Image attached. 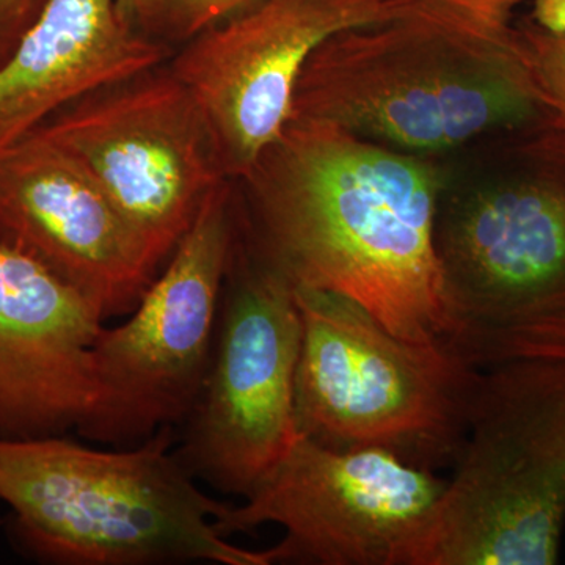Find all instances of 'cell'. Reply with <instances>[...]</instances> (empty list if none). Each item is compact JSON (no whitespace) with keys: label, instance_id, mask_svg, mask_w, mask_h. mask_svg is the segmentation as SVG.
<instances>
[{"label":"cell","instance_id":"18","mask_svg":"<svg viewBox=\"0 0 565 565\" xmlns=\"http://www.w3.org/2000/svg\"><path fill=\"white\" fill-rule=\"evenodd\" d=\"M531 20L544 31L565 33V0H533Z\"/></svg>","mask_w":565,"mask_h":565},{"label":"cell","instance_id":"6","mask_svg":"<svg viewBox=\"0 0 565 565\" xmlns=\"http://www.w3.org/2000/svg\"><path fill=\"white\" fill-rule=\"evenodd\" d=\"M412 565H552L565 526V362L484 367Z\"/></svg>","mask_w":565,"mask_h":565},{"label":"cell","instance_id":"15","mask_svg":"<svg viewBox=\"0 0 565 565\" xmlns=\"http://www.w3.org/2000/svg\"><path fill=\"white\" fill-rule=\"evenodd\" d=\"M256 0H118L137 33L172 52Z\"/></svg>","mask_w":565,"mask_h":565},{"label":"cell","instance_id":"1","mask_svg":"<svg viewBox=\"0 0 565 565\" xmlns=\"http://www.w3.org/2000/svg\"><path fill=\"white\" fill-rule=\"evenodd\" d=\"M243 181L241 236L292 286L345 297L405 340H446L437 182L424 163L291 118Z\"/></svg>","mask_w":565,"mask_h":565},{"label":"cell","instance_id":"13","mask_svg":"<svg viewBox=\"0 0 565 565\" xmlns=\"http://www.w3.org/2000/svg\"><path fill=\"white\" fill-rule=\"evenodd\" d=\"M106 321L39 263L0 245V438L81 434L99 404Z\"/></svg>","mask_w":565,"mask_h":565},{"label":"cell","instance_id":"11","mask_svg":"<svg viewBox=\"0 0 565 565\" xmlns=\"http://www.w3.org/2000/svg\"><path fill=\"white\" fill-rule=\"evenodd\" d=\"M430 0H256L169 57L207 122L223 172L243 181L291 118L305 63L338 33L397 20Z\"/></svg>","mask_w":565,"mask_h":565},{"label":"cell","instance_id":"12","mask_svg":"<svg viewBox=\"0 0 565 565\" xmlns=\"http://www.w3.org/2000/svg\"><path fill=\"white\" fill-rule=\"evenodd\" d=\"M0 245L39 263L106 322L131 313L161 273L88 174L35 134L0 156Z\"/></svg>","mask_w":565,"mask_h":565},{"label":"cell","instance_id":"5","mask_svg":"<svg viewBox=\"0 0 565 565\" xmlns=\"http://www.w3.org/2000/svg\"><path fill=\"white\" fill-rule=\"evenodd\" d=\"M300 321L299 433L381 449L437 471L462 451L481 370L445 341L416 343L345 297L294 286Z\"/></svg>","mask_w":565,"mask_h":565},{"label":"cell","instance_id":"7","mask_svg":"<svg viewBox=\"0 0 565 565\" xmlns=\"http://www.w3.org/2000/svg\"><path fill=\"white\" fill-rule=\"evenodd\" d=\"M300 340L294 286L237 230L210 370L174 444L192 478L247 500L299 440Z\"/></svg>","mask_w":565,"mask_h":565},{"label":"cell","instance_id":"3","mask_svg":"<svg viewBox=\"0 0 565 565\" xmlns=\"http://www.w3.org/2000/svg\"><path fill=\"white\" fill-rule=\"evenodd\" d=\"M174 444V427L111 449L68 435L0 438V500L14 546L57 565L274 564L273 550L241 548L222 534L230 503L202 490Z\"/></svg>","mask_w":565,"mask_h":565},{"label":"cell","instance_id":"10","mask_svg":"<svg viewBox=\"0 0 565 565\" xmlns=\"http://www.w3.org/2000/svg\"><path fill=\"white\" fill-rule=\"evenodd\" d=\"M446 479L381 449H334L300 435L252 497L230 503L226 537L285 531L274 564L412 565Z\"/></svg>","mask_w":565,"mask_h":565},{"label":"cell","instance_id":"16","mask_svg":"<svg viewBox=\"0 0 565 565\" xmlns=\"http://www.w3.org/2000/svg\"><path fill=\"white\" fill-rule=\"evenodd\" d=\"M544 121L565 131V33H553L533 22L522 28Z\"/></svg>","mask_w":565,"mask_h":565},{"label":"cell","instance_id":"9","mask_svg":"<svg viewBox=\"0 0 565 565\" xmlns=\"http://www.w3.org/2000/svg\"><path fill=\"white\" fill-rule=\"evenodd\" d=\"M233 182L212 192L191 230L125 321L92 345L98 411L79 434L132 446L181 426L210 370L237 236Z\"/></svg>","mask_w":565,"mask_h":565},{"label":"cell","instance_id":"17","mask_svg":"<svg viewBox=\"0 0 565 565\" xmlns=\"http://www.w3.org/2000/svg\"><path fill=\"white\" fill-rule=\"evenodd\" d=\"M46 0H0V68L13 57Z\"/></svg>","mask_w":565,"mask_h":565},{"label":"cell","instance_id":"8","mask_svg":"<svg viewBox=\"0 0 565 565\" xmlns=\"http://www.w3.org/2000/svg\"><path fill=\"white\" fill-rule=\"evenodd\" d=\"M31 134L88 174L159 269L212 192L230 181L169 58L84 93Z\"/></svg>","mask_w":565,"mask_h":565},{"label":"cell","instance_id":"4","mask_svg":"<svg viewBox=\"0 0 565 565\" xmlns=\"http://www.w3.org/2000/svg\"><path fill=\"white\" fill-rule=\"evenodd\" d=\"M516 169L437 221L445 343L484 370L565 362V131L541 121Z\"/></svg>","mask_w":565,"mask_h":565},{"label":"cell","instance_id":"2","mask_svg":"<svg viewBox=\"0 0 565 565\" xmlns=\"http://www.w3.org/2000/svg\"><path fill=\"white\" fill-rule=\"evenodd\" d=\"M520 2L430 0L407 17L338 33L305 63L291 118L415 150L544 120L515 28Z\"/></svg>","mask_w":565,"mask_h":565},{"label":"cell","instance_id":"14","mask_svg":"<svg viewBox=\"0 0 565 565\" xmlns=\"http://www.w3.org/2000/svg\"><path fill=\"white\" fill-rule=\"evenodd\" d=\"M172 54L134 31L118 0H46L0 68V156L65 104Z\"/></svg>","mask_w":565,"mask_h":565}]
</instances>
